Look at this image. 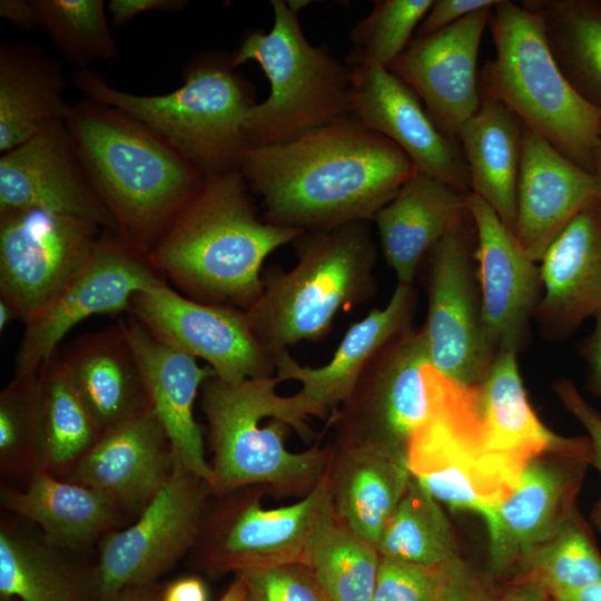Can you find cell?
I'll use <instances>...</instances> for the list:
<instances>
[{"mask_svg":"<svg viewBox=\"0 0 601 601\" xmlns=\"http://www.w3.org/2000/svg\"><path fill=\"white\" fill-rule=\"evenodd\" d=\"M416 171L398 146L349 114L293 140L248 148L240 167L264 219L304 233L374 220Z\"/></svg>","mask_w":601,"mask_h":601,"instance_id":"cell-1","label":"cell"},{"mask_svg":"<svg viewBox=\"0 0 601 601\" xmlns=\"http://www.w3.org/2000/svg\"><path fill=\"white\" fill-rule=\"evenodd\" d=\"M304 231L267 223L240 171L207 175L147 257L187 297L249 309L263 289V265Z\"/></svg>","mask_w":601,"mask_h":601,"instance_id":"cell-2","label":"cell"},{"mask_svg":"<svg viewBox=\"0 0 601 601\" xmlns=\"http://www.w3.org/2000/svg\"><path fill=\"white\" fill-rule=\"evenodd\" d=\"M66 127L118 235L148 255L207 175L160 135L112 107L91 100L73 105Z\"/></svg>","mask_w":601,"mask_h":601,"instance_id":"cell-3","label":"cell"},{"mask_svg":"<svg viewBox=\"0 0 601 601\" xmlns=\"http://www.w3.org/2000/svg\"><path fill=\"white\" fill-rule=\"evenodd\" d=\"M276 376L227 383L216 376L201 386V406L214 451L210 490L225 495L250 484L309 492L328 472L329 453L318 445L300 453L285 447L292 428L309 440L311 428L296 393L276 392Z\"/></svg>","mask_w":601,"mask_h":601,"instance_id":"cell-4","label":"cell"},{"mask_svg":"<svg viewBox=\"0 0 601 601\" xmlns=\"http://www.w3.org/2000/svg\"><path fill=\"white\" fill-rule=\"evenodd\" d=\"M293 244L296 264L263 272L262 293L245 312L254 336L273 355L325 337L341 311L376 292L377 246L370 221L303 233Z\"/></svg>","mask_w":601,"mask_h":601,"instance_id":"cell-5","label":"cell"},{"mask_svg":"<svg viewBox=\"0 0 601 601\" xmlns=\"http://www.w3.org/2000/svg\"><path fill=\"white\" fill-rule=\"evenodd\" d=\"M184 85L165 95H136L115 88L96 71L73 72L88 100L118 109L154 130L206 175L240 171L248 149L244 125L255 101L254 86L229 56L205 52L185 68Z\"/></svg>","mask_w":601,"mask_h":601,"instance_id":"cell-6","label":"cell"},{"mask_svg":"<svg viewBox=\"0 0 601 601\" xmlns=\"http://www.w3.org/2000/svg\"><path fill=\"white\" fill-rule=\"evenodd\" d=\"M489 26L494 57L480 73V93L495 98L563 156L593 174L601 109L585 101L558 67L536 12L497 0Z\"/></svg>","mask_w":601,"mask_h":601,"instance_id":"cell-7","label":"cell"},{"mask_svg":"<svg viewBox=\"0 0 601 601\" xmlns=\"http://www.w3.org/2000/svg\"><path fill=\"white\" fill-rule=\"evenodd\" d=\"M270 3L272 29L247 31L229 55L235 69L255 61L269 81L268 97L245 120L248 148L293 140L349 114L348 66L308 42L287 1Z\"/></svg>","mask_w":601,"mask_h":601,"instance_id":"cell-8","label":"cell"},{"mask_svg":"<svg viewBox=\"0 0 601 601\" xmlns=\"http://www.w3.org/2000/svg\"><path fill=\"white\" fill-rule=\"evenodd\" d=\"M424 375L428 412L406 445L411 475L436 501L481 515L492 536L497 505L515 481L484 450L475 386L431 365Z\"/></svg>","mask_w":601,"mask_h":601,"instance_id":"cell-9","label":"cell"},{"mask_svg":"<svg viewBox=\"0 0 601 601\" xmlns=\"http://www.w3.org/2000/svg\"><path fill=\"white\" fill-rule=\"evenodd\" d=\"M476 246V229L469 214L422 263L427 315L421 328L430 365L465 385L479 383L496 357L483 329Z\"/></svg>","mask_w":601,"mask_h":601,"instance_id":"cell-10","label":"cell"},{"mask_svg":"<svg viewBox=\"0 0 601 601\" xmlns=\"http://www.w3.org/2000/svg\"><path fill=\"white\" fill-rule=\"evenodd\" d=\"M99 226L40 209L0 211V295L26 325L88 264Z\"/></svg>","mask_w":601,"mask_h":601,"instance_id":"cell-11","label":"cell"},{"mask_svg":"<svg viewBox=\"0 0 601 601\" xmlns=\"http://www.w3.org/2000/svg\"><path fill=\"white\" fill-rule=\"evenodd\" d=\"M209 485L175 466L162 486L125 530L108 534L89 574V600L111 601L124 589L157 582L200 533Z\"/></svg>","mask_w":601,"mask_h":601,"instance_id":"cell-12","label":"cell"},{"mask_svg":"<svg viewBox=\"0 0 601 601\" xmlns=\"http://www.w3.org/2000/svg\"><path fill=\"white\" fill-rule=\"evenodd\" d=\"M128 311L159 339L205 361L224 382L275 376L274 355L254 336L245 311L191 299L166 282L135 295Z\"/></svg>","mask_w":601,"mask_h":601,"instance_id":"cell-13","label":"cell"},{"mask_svg":"<svg viewBox=\"0 0 601 601\" xmlns=\"http://www.w3.org/2000/svg\"><path fill=\"white\" fill-rule=\"evenodd\" d=\"M162 282L146 254L106 230L85 268L41 316L26 325L14 376L38 374L80 322L129 309L135 295Z\"/></svg>","mask_w":601,"mask_h":601,"instance_id":"cell-14","label":"cell"},{"mask_svg":"<svg viewBox=\"0 0 601 601\" xmlns=\"http://www.w3.org/2000/svg\"><path fill=\"white\" fill-rule=\"evenodd\" d=\"M347 66L349 115L398 146L417 171L470 194V175L460 144L439 130L416 93L374 61L352 55Z\"/></svg>","mask_w":601,"mask_h":601,"instance_id":"cell-15","label":"cell"},{"mask_svg":"<svg viewBox=\"0 0 601 601\" xmlns=\"http://www.w3.org/2000/svg\"><path fill=\"white\" fill-rule=\"evenodd\" d=\"M476 229L482 323L493 354L518 355L528 344L531 319L542 298L540 264L520 247L514 234L477 195H466Z\"/></svg>","mask_w":601,"mask_h":601,"instance_id":"cell-16","label":"cell"},{"mask_svg":"<svg viewBox=\"0 0 601 601\" xmlns=\"http://www.w3.org/2000/svg\"><path fill=\"white\" fill-rule=\"evenodd\" d=\"M427 365L423 331L414 326L378 352L344 403V428L354 443L383 441L406 449L427 416Z\"/></svg>","mask_w":601,"mask_h":601,"instance_id":"cell-17","label":"cell"},{"mask_svg":"<svg viewBox=\"0 0 601 601\" xmlns=\"http://www.w3.org/2000/svg\"><path fill=\"white\" fill-rule=\"evenodd\" d=\"M492 8L413 38L387 67L416 93L439 130L456 142L461 127L481 102L477 55Z\"/></svg>","mask_w":601,"mask_h":601,"instance_id":"cell-18","label":"cell"},{"mask_svg":"<svg viewBox=\"0 0 601 601\" xmlns=\"http://www.w3.org/2000/svg\"><path fill=\"white\" fill-rule=\"evenodd\" d=\"M40 209L118 234L80 166L66 122H55L0 157V211Z\"/></svg>","mask_w":601,"mask_h":601,"instance_id":"cell-19","label":"cell"},{"mask_svg":"<svg viewBox=\"0 0 601 601\" xmlns=\"http://www.w3.org/2000/svg\"><path fill=\"white\" fill-rule=\"evenodd\" d=\"M329 471L300 501L263 509L257 500L233 510L208 542L205 562L215 571L305 564L313 539L333 513Z\"/></svg>","mask_w":601,"mask_h":601,"instance_id":"cell-20","label":"cell"},{"mask_svg":"<svg viewBox=\"0 0 601 601\" xmlns=\"http://www.w3.org/2000/svg\"><path fill=\"white\" fill-rule=\"evenodd\" d=\"M136 357L151 410L167 435L174 465L210 485L201 430L194 405L205 381L215 376L198 358L159 339L132 316L119 321Z\"/></svg>","mask_w":601,"mask_h":601,"instance_id":"cell-21","label":"cell"},{"mask_svg":"<svg viewBox=\"0 0 601 601\" xmlns=\"http://www.w3.org/2000/svg\"><path fill=\"white\" fill-rule=\"evenodd\" d=\"M598 198L595 175L524 125L514 228L522 250L540 263L565 226Z\"/></svg>","mask_w":601,"mask_h":601,"instance_id":"cell-22","label":"cell"},{"mask_svg":"<svg viewBox=\"0 0 601 601\" xmlns=\"http://www.w3.org/2000/svg\"><path fill=\"white\" fill-rule=\"evenodd\" d=\"M518 355H496L475 384L480 431L485 452L516 480L522 469L545 452L592 461L589 437H563L550 431L532 410Z\"/></svg>","mask_w":601,"mask_h":601,"instance_id":"cell-23","label":"cell"},{"mask_svg":"<svg viewBox=\"0 0 601 601\" xmlns=\"http://www.w3.org/2000/svg\"><path fill=\"white\" fill-rule=\"evenodd\" d=\"M416 302L414 285L397 284L384 307L351 325L325 365L304 366L285 349L274 354L275 376L279 383L299 382L302 388L296 394L307 415L325 416L348 400L378 352L413 326Z\"/></svg>","mask_w":601,"mask_h":601,"instance_id":"cell-24","label":"cell"},{"mask_svg":"<svg viewBox=\"0 0 601 601\" xmlns=\"http://www.w3.org/2000/svg\"><path fill=\"white\" fill-rule=\"evenodd\" d=\"M539 264L543 293L534 319L544 338L565 339L601 311V198L565 226Z\"/></svg>","mask_w":601,"mask_h":601,"instance_id":"cell-25","label":"cell"},{"mask_svg":"<svg viewBox=\"0 0 601 601\" xmlns=\"http://www.w3.org/2000/svg\"><path fill=\"white\" fill-rule=\"evenodd\" d=\"M174 470L170 445L150 405L105 431L72 467V482L120 505H147Z\"/></svg>","mask_w":601,"mask_h":601,"instance_id":"cell-26","label":"cell"},{"mask_svg":"<svg viewBox=\"0 0 601 601\" xmlns=\"http://www.w3.org/2000/svg\"><path fill=\"white\" fill-rule=\"evenodd\" d=\"M568 467L530 461L496 509V530L490 538L491 569L501 573L518 558L524 559L548 541L573 513L572 497L583 465Z\"/></svg>","mask_w":601,"mask_h":601,"instance_id":"cell-27","label":"cell"},{"mask_svg":"<svg viewBox=\"0 0 601 601\" xmlns=\"http://www.w3.org/2000/svg\"><path fill=\"white\" fill-rule=\"evenodd\" d=\"M466 195L416 171L378 211L381 249L397 284L414 285L432 247L469 216Z\"/></svg>","mask_w":601,"mask_h":601,"instance_id":"cell-28","label":"cell"},{"mask_svg":"<svg viewBox=\"0 0 601 601\" xmlns=\"http://www.w3.org/2000/svg\"><path fill=\"white\" fill-rule=\"evenodd\" d=\"M411 477L405 447L383 441L353 443L331 477L336 516L377 546Z\"/></svg>","mask_w":601,"mask_h":601,"instance_id":"cell-29","label":"cell"},{"mask_svg":"<svg viewBox=\"0 0 601 601\" xmlns=\"http://www.w3.org/2000/svg\"><path fill=\"white\" fill-rule=\"evenodd\" d=\"M61 357L101 434L149 406L140 368L120 323L77 338Z\"/></svg>","mask_w":601,"mask_h":601,"instance_id":"cell-30","label":"cell"},{"mask_svg":"<svg viewBox=\"0 0 601 601\" xmlns=\"http://www.w3.org/2000/svg\"><path fill=\"white\" fill-rule=\"evenodd\" d=\"M524 124L500 100L481 95L477 110L463 124V151L471 193L481 197L514 234L516 189Z\"/></svg>","mask_w":601,"mask_h":601,"instance_id":"cell-31","label":"cell"},{"mask_svg":"<svg viewBox=\"0 0 601 601\" xmlns=\"http://www.w3.org/2000/svg\"><path fill=\"white\" fill-rule=\"evenodd\" d=\"M59 63L27 42L0 47V151L30 139L47 126L66 122L71 106Z\"/></svg>","mask_w":601,"mask_h":601,"instance_id":"cell-32","label":"cell"},{"mask_svg":"<svg viewBox=\"0 0 601 601\" xmlns=\"http://www.w3.org/2000/svg\"><path fill=\"white\" fill-rule=\"evenodd\" d=\"M3 508L37 523L51 545L79 546L107 530L120 504L98 490L58 480L41 470L26 489H4Z\"/></svg>","mask_w":601,"mask_h":601,"instance_id":"cell-33","label":"cell"},{"mask_svg":"<svg viewBox=\"0 0 601 601\" xmlns=\"http://www.w3.org/2000/svg\"><path fill=\"white\" fill-rule=\"evenodd\" d=\"M541 19L549 49L572 88L601 109V1L525 0Z\"/></svg>","mask_w":601,"mask_h":601,"instance_id":"cell-34","label":"cell"},{"mask_svg":"<svg viewBox=\"0 0 601 601\" xmlns=\"http://www.w3.org/2000/svg\"><path fill=\"white\" fill-rule=\"evenodd\" d=\"M88 578L50 543L1 526V601H90Z\"/></svg>","mask_w":601,"mask_h":601,"instance_id":"cell-35","label":"cell"},{"mask_svg":"<svg viewBox=\"0 0 601 601\" xmlns=\"http://www.w3.org/2000/svg\"><path fill=\"white\" fill-rule=\"evenodd\" d=\"M38 424L40 461L50 473L72 469L101 435L57 353L38 374Z\"/></svg>","mask_w":601,"mask_h":601,"instance_id":"cell-36","label":"cell"},{"mask_svg":"<svg viewBox=\"0 0 601 601\" xmlns=\"http://www.w3.org/2000/svg\"><path fill=\"white\" fill-rule=\"evenodd\" d=\"M381 555L331 513L316 532L306 561L329 601H371Z\"/></svg>","mask_w":601,"mask_h":601,"instance_id":"cell-37","label":"cell"},{"mask_svg":"<svg viewBox=\"0 0 601 601\" xmlns=\"http://www.w3.org/2000/svg\"><path fill=\"white\" fill-rule=\"evenodd\" d=\"M380 555L437 568L456 556L451 525L437 501L413 476L377 544Z\"/></svg>","mask_w":601,"mask_h":601,"instance_id":"cell-38","label":"cell"},{"mask_svg":"<svg viewBox=\"0 0 601 601\" xmlns=\"http://www.w3.org/2000/svg\"><path fill=\"white\" fill-rule=\"evenodd\" d=\"M521 580L558 598L601 582V554L573 512L559 530L524 559Z\"/></svg>","mask_w":601,"mask_h":601,"instance_id":"cell-39","label":"cell"},{"mask_svg":"<svg viewBox=\"0 0 601 601\" xmlns=\"http://www.w3.org/2000/svg\"><path fill=\"white\" fill-rule=\"evenodd\" d=\"M38 26L73 65L117 57L102 0H33Z\"/></svg>","mask_w":601,"mask_h":601,"instance_id":"cell-40","label":"cell"},{"mask_svg":"<svg viewBox=\"0 0 601 601\" xmlns=\"http://www.w3.org/2000/svg\"><path fill=\"white\" fill-rule=\"evenodd\" d=\"M38 374L14 376L0 394V464L6 474L31 477L43 470L39 453Z\"/></svg>","mask_w":601,"mask_h":601,"instance_id":"cell-41","label":"cell"},{"mask_svg":"<svg viewBox=\"0 0 601 601\" xmlns=\"http://www.w3.org/2000/svg\"><path fill=\"white\" fill-rule=\"evenodd\" d=\"M434 0H376L351 30L354 52L387 68L408 46Z\"/></svg>","mask_w":601,"mask_h":601,"instance_id":"cell-42","label":"cell"},{"mask_svg":"<svg viewBox=\"0 0 601 601\" xmlns=\"http://www.w3.org/2000/svg\"><path fill=\"white\" fill-rule=\"evenodd\" d=\"M246 601H329L305 564L247 569L236 572Z\"/></svg>","mask_w":601,"mask_h":601,"instance_id":"cell-43","label":"cell"},{"mask_svg":"<svg viewBox=\"0 0 601 601\" xmlns=\"http://www.w3.org/2000/svg\"><path fill=\"white\" fill-rule=\"evenodd\" d=\"M440 578L441 566L425 568L381 556L371 601H433Z\"/></svg>","mask_w":601,"mask_h":601,"instance_id":"cell-44","label":"cell"},{"mask_svg":"<svg viewBox=\"0 0 601 601\" xmlns=\"http://www.w3.org/2000/svg\"><path fill=\"white\" fill-rule=\"evenodd\" d=\"M554 391L564 407L582 424L592 445V461L601 473V413L591 406L578 392L574 384L561 378L554 384ZM592 520L601 531V497L592 512Z\"/></svg>","mask_w":601,"mask_h":601,"instance_id":"cell-45","label":"cell"},{"mask_svg":"<svg viewBox=\"0 0 601 601\" xmlns=\"http://www.w3.org/2000/svg\"><path fill=\"white\" fill-rule=\"evenodd\" d=\"M433 601H499L482 580L457 555L441 565Z\"/></svg>","mask_w":601,"mask_h":601,"instance_id":"cell-46","label":"cell"},{"mask_svg":"<svg viewBox=\"0 0 601 601\" xmlns=\"http://www.w3.org/2000/svg\"><path fill=\"white\" fill-rule=\"evenodd\" d=\"M497 0H435L422 21L414 38H423L439 32L466 16L492 8Z\"/></svg>","mask_w":601,"mask_h":601,"instance_id":"cell-47","label":"cell"},{"mask_svg":"<svg viewBox=\"0 0 601 601\" xmlns=\"http://www.w3.org/2000/svg\"><path fill=\"white\" fill-rule=\"evenodd\" d=\"M184 0H111L107 4L114 26H121L149 11H177L185 7Z\"/></svg>","mask_w":601,"mask_h":601,"instance_id":"cell-48","label":"cell"},{"mask_svg":"<svg viewBox=\"0 0 601 601\" xmlns=\"http://www.w3.org/2000/svg\"><path fill=\"white\" fill-rule=\"evenodd\" d=\"M593 318L594 326L581 342L579 353L588 366L593 391L601 396V311Z\"/></svg>","mask_w":601,"mask_h":601,"instance_id":"cell-49","label":"cell"},{"mask_svg":"<svg viewBox=\"0 0 601 601\" xmlns=\"http://www.w3.org/2000/svg\"><path fill=\"white\" fill-rule=\"evenodd\" d=\"M0 16L22 30L30 31L39 28L33 1L1 0Z\"/></svg>","mask_w":601,"mask_h":601,"instance_id":"cell-50","label":"cell"},{"mask_svg":"<svg viewBox=\"0 0 601 601\" xmlns=\"http://www.w3.org/2000/svg\"><path fill=\"white\" fill-rule=\"evenodd\" d=\"M206 590L197 578H181L165 587L162 601H206Z\"/></svg>","mask_w":601,"mask_h":601,"instance_id":"cell-51","label":"cell"},{"mask_svg":"<svg viewBox=\"0 0 601 601\" xmlns=\"http://www.w3.org/2000/svg\"><path fill=\"white\" fill-rule=\"evenodd\" d=\"M162 587L158 582L132 585L124 589L111 601H162Z\"/></svg>","mask_w":601,"mask_h":601,"instance_id":"cell-52","label":"cell"},{"mask_svg":"<svg viewBox=\"0 0 601 601\" xmlns=\"http://www.w3.org/2000/svg\"><path fill=\"white\" fill-rule=\"evenodd\" d=\"M499 601H556L534 583L520 580L519 583L504 593Z\"/></svg>","mask_w":601,"mask_h":601,"instance_id":"cell-53","label":"cell"},{"mask_svg":"<svg viewBox=\"0 0 601 601\" xmlns=\"http://www.w3.org/2000/svg\"><path fill=\"white\" fill-rule=\"evenodd\" d=\"M554 599V598H553ZM556 601H601V582L555 598Z\"/></svg>","mask_w":601,"mask_h":601,"instance_id":"cell-54","label":"cell"},{"mask_svg":"<svg viewBox=\"0 0 601 601\" xmlns=\"http://www.w3.org/2000/svg\"><path fill=\"white\" fill-rule=\"evenodd\" d=\"M219 601H246L244 583L237 575Z\"/></svg>","mask_w":601,"mask_h":601,"instance_id":"cell-55","label":"cell"},{"mask_svg":"<svg viewBox=\"0 0 601 601\" xmlns=\"http://www.w3.org/2000/svg\"><path fill=\"white\" fill-rule=\"evenodd\" d=\"M16 318H18V315L13 307L4 299L0 298V331L2 332L8 324Z\"/></svg>","mask_w":601,"mask_h":601,"instance_id":"cell-56","label":"cell"},{"mask_svg":"<svg viewBox=\"0 0 601 601\" xmlns=\"http://www.w3.org/2000/svg\"><path fill=\"white\" fill-rule=\"evenodd\" d=\"M593 174L595 175L599 181L600 193H601V146L595 155Z\"/></svg>","mask_w":601,"mask_h":601,"instance_id":"cell-57","label":"cell"}]
</instances>
